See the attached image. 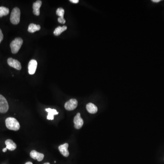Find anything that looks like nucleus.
<instances>
[{
    "mask_svg": "<svg viewBox=\"0 0 164 164\" xmlns=\"http://www.w3.org/2000/svg\"><path fill=\"white\" fill-rule=\"evenodd\" d=\"M3 39V35L2 33V31L0 29V43H1V41Z\"/></svg>",
    "mask_w": 164,
    "mask_h": 164,
    "instance_id": "nucleus-19",
    "label": "nucleus"
},
{
    "mask_svg": "<svg viewBox=\"0 0 164 164\" xmlns=\"http://www.w3.org/2000/svg\"><path fill=\"white\" fill-rule=\"evenodd\" d=\"M86 109L90 114H95L98 111V108L97 106L91 103L87 105Z\"/></svg>",
    "mask_w": 164,
    "mask_h": 164,
    "instance_id": "nucleus-13",
    "label": "nucleus"
},
{
    "mask_svg": "<svg viewBox=\"0 0 164 164\" xmlns=\"http://www.w3.org/2000/svg\"><path fill=\"white\" fill-rule=\"evenodd\" d=\"M50 164L49 163V162H47V163H44V164Z\"/></svg>",
    "mask_w": 164,
    "mask_h": 164,
    "instance_id": "nucleus-24",
    "label": "nucleus"
},
{
    "mask_svg": "<svg viewBox=\"0 0 164 164\" xmlns=\"http://www.w3.org/2000/svg\"><path fill=\"white\" fill-rule=\"evenodd\" d=\"M7 63L10 66L13 67L16 69L18 70L21 69V64L17 60L14 59L10 57L7 59Z\"/></svg>",
    "mask_w": 164,
    "mask_h": 164,
    "instance_id": "nucleus-8",
    "label": "nucleus"
},
{
    "mask_svg": "<svg viewBox=\"0 0 164 164\" xmlns=\"http://www.w3.org/2000/svg\"><path fill=\"white\" fill-rule=\"evenodd\" d=\"M5 144L6 145V148L9 151H14L17 148V145L14 143L11 139H8L6 140L5 141Z\"/></svg>",
    "mask_w": 164,
    "mask_h": 164,
    "instance_id": "nucleus-14",
    "label": "nucleus"
},
{
    "mask_svg": "<svg viewBox=\"0 0 164 164\" xmlns=\"http://www.w3.org/2000/svg\"><path fill=\"white\" fill-rule=\"evenodd\" d=\"M25 164H33L31 162H27L25 163Z\"/></svg>",
    "mask_w": 164,
    "mask_h": 164,
    "instance_id": "nucleus-23",
    "label": "nucleus"
},
{
    "mask_svg": "<svg viewBox=\"0 0 164 164\" xmlns=\"http://www.w3.org/2000/svg\"><path fill=\"white\" fill-rule=\"evenodd\" d=\"M45 110L48 112L47 119H49V120H53L54 119V115L59 114V112H57V110L55 109H51V108H47Z\"/></svg>",
    "mask_w": 164,
    "mask_h": 164,
    "instance_id": "nucleus-15",
    "label": "nucleus"
},
{
    "mask_svg": "<svg viewBox=\"0 0 164 164\" xmlns=\"http://www.w3.org/2000/svg\"><path fill=\"white\" fill-rule=\"evenodd\" d=\"M6 127L12 131H17L20 128V125L14 118L9 117L6 119Z\"/></svg>",
    "mask_w": 164,
    "mask_h": 164,
    "instance_id": "nucleus-1",
    "label": "nucleus"
},
{
    "mask_svg": "<svg viewBox=\"0 0 164 164\" xmlns=\"http://www.w3.org/2000/svg\"><path fill=\"white\" fill-rule=\"evenodd\" d=\"M21 11L18 7L13 8L11 11L10 16V21L11 23L17 25L20 21Z\"/></svg>",
    "mask_w": 164,
    "mask_h": 164,
    "instance_id": "nucleus-3",
    "label": "nucleus"
},
{
    "mask_svg": "<svg viewBox=\"0 0 164 164\" xmlns=\"http://www.w3.org/2000/svg\"><path fill=\"white\" fill-rule=\"evenodd\" d=\"M30 156L34 160H37L38 161H41L44 157V154L39 153L35 150L31 151L30 152Z\"/></svg>",
    "mask_w": 164,
    "mask_h": 164,
    "instance_id": "nucleus-9",
    "label": "nucleus"
},
{
    "mask_svg": "<svg viewBox=\"0 0 164 164\" xmlns=\"http://www.w3.org/2000/svg\"><path fill=\"white\" fill-rule=\"evenodd\" d=\"M64 10L63 8H57V15L59 17L57 19V20L60 23L64 24L66 23V20L64 19Z\"/></svg>",
    "mask_w": 164,
    "mask_h": 164,
    "instance_id": "nucleus-12",
    "label": "nucleus"
},
{
    "mask_svg": "<svg viewBox=\"0 0 164 164\" xmlns=\"http://www.w3.org/2000/svg\"><path fill=\"white\" fill-rule=\"evenodd\" d=\"M40 29L41 27L39 25H36L35 24L31 23L28 26V31L29 33H35L36 31L40 30Z\"/></svg>",
    "mask_w": 164,
    "mask_h": 164,
    "instance_id": "nucleus-16",
    "label": "nucleus"
},
{
    "mask_svg": "<svg viewBox=\"0 0 164 164\" xmlns=\"http://www.w3.org/2000/svg\"><path fill=\"white\" fill-rule=\"evenodd\" d=\"M9 105L6 98L0 95V113H6L8 111Z\"/></svg>",
    "mask_w": 164,
    "mask_h": 164,
    "instance_id": "nucleus-4",
    "label": "nucleus"
},
{
    "mask_svg": "<svg viewBox=\"0 0 164 164\" xmlns=\"http://www.w3.org/2000/svg\"><path fill=\"white\" fill-rule=\"evenodd\" d=\"M23 44V40L20 37H17L11 42L10 47L11 52L15 54L18 53L19 50Z\"/></svg>",
    "mask_w": 164,
    "mask_h": 164,
    "instance_id": "nucleus-2",
    "label": "nucleus"
},
{
    "mask_svg": "<svg viewBox=\"0 0 164 164\" xmlns=\"http://www.w3.org/2000/svg\"><path fill=\"white\" fill-rule=\"evenodd\" d=\"M73 122L74 123V127L76 129H80L82 128L83 125V120L81 118L80 113H78L74 117Z\"/></svg>",
    "mask_w": 164,
    "mask_h": 164,
    "instance_id": "nucleus-6",
    "label": "nucleus"
},
{
    "mask_svg": "<svg viewBox=\"0 0 164 164\" xmlns=\"http://www.w3.org/2000/svg\"><path fill=\"white\" fill-rule=\"evenodd\" d=\"M70 2L73 3H79V0H70L69 1Z\"/></svg>",
    "mask_w": 164,
    "mask_h": 164,
    "instance_id": "nucleus-20",
    "label": "nucleus"
},
{
    "mask_svg": "<svg viewBox=\"0 0 164 164\" xmlns=\"http://www.w3.org/2000/svg\"><path fill=\"white\" fill-rule=\"evenodd\" d=\"M42 1L40 0L37 1L36 2H34L33 4V13L34 15L36 16H39L40 15V8L42 5Z\"/></svg>",
    "mask_w": 164,
    "mask_h": 164,
    "instance_id": "nucleus-10",
    "label": "nucleus"
},
{
    "mask_svg": "<svg viewBox=\"0 0 164 164\" xmlns=\"http://www.w3.org/2000/svg\"><path fill=\"white\" fill-rule=\"evenodd\" d=\"M67 29V27L66 26H63V27L59 26L55 29V30L53 32L54 35L57 36L60 35L63 32Z\"/></svg>",
    "mask_w": 164,
    "mask_h": 164,
    "instance_id": "nucleus-17",
    "label": "nucleus"
},
{
    "mask_svg": "<svg viewBox=\"0 0 164 164\" xmlns=\"http://www.w3.org/2000/svg\"><path fill=\"white\" fill-rule=\"evenodd\" d=\"M7 148H5L2 149V151H3V152H5L7 151Z\"/></svg>",
    "mask_w": 164,
    "mask_h": 164,
    "instance_id": "nucleus-22",
    "label": "nucleus"
},
{
    "mask_svg": "<svg viewBox=\"0 0 164 164\" xmlns=\"http://www.w3.org/2000/svg\"><path fill=\"white\" fill-rule=\"evenodd\" d=\"M152 1H153L154 2H156V3H157V2H159L161 1V0H152Z\"/></svg>",
    "mask_w": 164,
    "mask_h": 164,
    "instance_id": "nucleus-21",
    "label": "nucleus"
},
{
    "mask_svg": "<svg viewBox=\"0 0 164 164\" xmlns=\"http://www.w3.org/2000/svg\"><path fill=\"white\" fill-rule=\"evenodd\" d=\"M68 147H69V144L67 143L60 145L59 147V151L60 152V153L62 155H63L64 157H68L69 155V151H68Z\"/></svg>",
    "mask_w": 164,
    "mask_h": 164,
    "instance_id": "nucleus-11",
    "label": "nucleus"
},
{
    "mask_svg": "<svg viewBox=\"0 0 164 164\" xmlns=\"http://www.w3.org/2000/svg\"><path fill=\"white\" fill-rule=\"evenodd\" d=\"M9 13V9L6 7H0V17L7 16Z\"/></svg>",
    "mask_w": 164,
    "mask_h": 164,
    "instance_id": "nucleus-18",
    "label": "nucleus"
},
{
    "mask_svg": "<svg viewBox=\"0 0 164 164\" xmlns=\"http://www.w3.org/2000/svg\"><path fill=\"white\" fill-rule=\"evenodd\" d=\"M78 101L76 99H72L65 103L64 107L67 110L72 111L75 109L78 106Z\"/></svg>",
    "mask_w": 164,
    "mask_h": 164,
    "instance_id": "nucleus-5",
    "label": "nucleus"
},
{
    "mask_svg": "<svg viewBox=\"0 0 164 164\" xmlns=\"http://www.w3.org/2000/svg\"><path fill=\"white\" fill-rule=\"evenodd\" d=\"M37 63L36 60H31L28 63V73H29L30 75H33L34 74L37 69Z\"/></svg>",
    "mask_w": 164,
    "mask_h": 164,
    "instance_id": "nucleus-7",
    "label": "nucleus"
}]
</instances>
